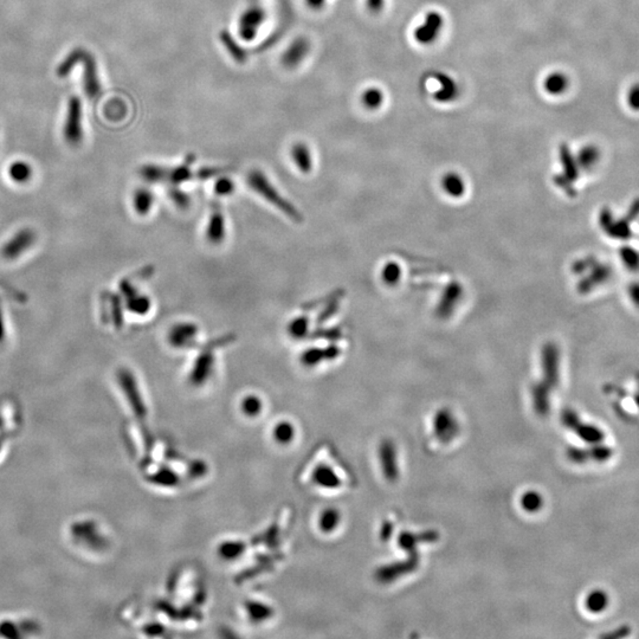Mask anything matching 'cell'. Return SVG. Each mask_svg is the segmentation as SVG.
Returning <instances> with one entry per match:
<instances>
[{"mask_svg": "<svg viewBox=\"0 0 639 639\" xmlns=\"http://www.w3.org/2000/svg\"><path fill=\"white\" fill-rule=\"evenodd\" d=\"M235 183L230 178L222 177L215 181V193L218 197H227L235 192Z\"/></svg>", "mask_w": 639, "mask_h": 639, "instance_id": "obj_32", "label": "cell"}, {"mask_svg": "<svg viewBox=\"0 0 639 639\" xmlns=\"http://www.w3.org/2000/svg\"><path fill=\"white\" fill-rule=\"evenodd\" d=\"M220 38H222V44H224V46L229 51L232 58L238 60V62H244L245 60V58H247L245 51H244L243 48L238 43H236V41L233 39L232 36L230 35L229 32H222Z\"/></svg>", "mask_w": 639, "mask_h": 639, "instance_id": "obj_26", "label": "cell"}, {"mask_svg": "<svg viewBox=\"0 0 639 639\" xmlns=\"http://www.w3.org/2000/svg\"><path fill=\"white\" fill-rule=\"evenodd\" d=\"M569 78L564 73H552L544 78V88L549 95L560 96L567 92Z\"/></svg>", "mask_w": 639, "mask_h": 639, "instance_id": "obj_16", "label": "cell"}, {"mask_svg": "<svg viewBox=\"0 0 639 639\" xmlns=\"http://www.w3.org/2000/svg\"><path fill=\"white\" fill-rule=\"evenodd\" d=\"M259 405H261V404H259V400H258L256 397H247V398L244 399L243 407L247 412H254V411H257Z\"/></svg>", "mask_w": 639, "mask_h": 639, "instance_id": "obj_38", "label": "cell"}, {"mask_svg": "<svg viewBox=\"0 0 639 639\" xmlns=\"http://www.w3.org/2000/svg\"><path fill=\"white\" fill-rule=\"evenodd\" d=\"M290 156L297 168L302 173H309L313 168V159H311V151L304 142H296L291 147Z\"/></svg>", "mask_w": 639, "mask_h": 639, "instance_id": "obj_14", "label": "cell"}, {"mask_svg": "<svg viewBox=\"0 0 639 639\" xmlns=\"http://www.w3.org/2000/svg\"><path fill=\"white\" fill-rule=\"evenodd\" d=\"M380 458H382V471L389 480H396L398 477V466H397V451L391 441H384L380 446Z\"/></svg>", "mask_w": 639, "mask_h": 639, "instance_id": "obj_12", "label": "cell"}, {"mask_svg": "<svg viewBox=\"0 0 639 639\" xmlns=\"http://www.w3.org/2000/svg\"><path fill=\"white\" fill-rule=\"evenodd\" d=\"M224 172V168H218V167H202L197 172V178L200 181H208L211 178L217 177Z\"/></svg>", "mask_w": 639, "mask_h": 639, "instance_id": "obj_35", "label": "cell"}, {"mask_svg": "<svg viewBox=\"0 0 639 639\" xmlns=\"http://www.w3.org/2000/svg\"><path fill=\"white\" fill-rule=\"evenodd\" d=\"M128 311L136 315H146L151 311V300L145 295H134V296L127 299Z\"/></svg>", "mask_w": 639, "mask_h": 639, "instance_id": "obj_25", "label": "cell"}, {"mask_svg": "<svg viewBox=\"0 0 639 639\" xmlns=\"http://www.w3.org/2000/svg\"><path fill=\"white\" fill-rule=\"evenodd\" d=\"M235 340H236V336L233 334H226V335L215 338L209 343H206L205 345H203L200 353L195 359V366L191 372V380L193 384L199 385L209 378L211 371H213V365H215V355H213L215 350L219 347L227 346Z\"/></svg>", "mask_w": 639, "mask_h": 639, "instance_id": "obj_2", "label": "cell"}, {"mask_svg": "<svg viewBox=\"0 0 639 639\" xmlns=\"http://www.w3.org/2000/svg\"><path fill=\"white\" fill-rule=\"evenodd\" d=\"M434 430L439 441L449 443L458 434V423L448 411H441L434 418Z\"/></svg>", "mask_w": 639, "mask_h": 639, "instance_id": "obj_11", "label": "cell"}, {"mask_svg": "<svg viewBox=\"0 0 639 639\" xmlns=\"http://www.w3.org/2000/svg\"><path fill=\"white\" fill-rule=\"evenodd\" d=\"M85 51V50L81 49V48L73 50V51L62 60V63L57 67V76L60 78L67 77L68 75L70 74L71 71H73V69H74L78 63H81L82 57H83Z\"/></svg>", "mask_w": 639, "mask_h": 639, "instance_id": "obj_21", "label": "cell"}, {"mask_svg": "<svg viewBox=\"0 0 639 639\" xmlns=\"http://www.w3.org/2000/svg\"><path fill=\"white\" fill-rule=\"evenodd\" d=\"M81 63L83 64V88L89 99H96L101 94V83H100L97 65L94 57L85 51L82 57Z\"/></svg>", "mask_w": 639, "mask_h": 639, "instance_id": "obj_7", "label": "cell"}, {"mask_svg": "<svg viewBox=\"0 0 639 639\" xmlns=\"http://www.w3.org/2000/svg\"><path fill=\"white\" fill-rule=\"evenodd\" d=\"M339 521V516L335 512H329L326 514L323 517L322 526H325L327 530H333L336 526V523Z\"/></svg>", "mask_w": 639, "mask_h": 639, "instance_id": "obj_37", "label": "cell"}, {"mask_svg": "<svg viewBox=\"0 0 639 639\" xmlns=\"http://www.w3.org/2000/svg\"><path fill=\"white\" fill-rule=\"evenodd\" d=\"M225 238V219L222 215V206L213 200L211 204V215L206 227V240L213 245H219Z\"/></svg>", "mask_w": 639, "mask_h": 639, "instance_id": "obj_8", "label": "cell"}, {"mask_svg": "<svg viewBox=\"0 0 639 639\" xmlns=\"http://www.w3.org/2000/svg\"><path fill=\"white\" fill-rule=\"evenodd\" d=\"M436 539H437L436 533H425L421 537L411 533H403L399 537V544L400 547L404 548L405 551L410 552L411 554H414V549L421 541H434Z\"/></svg>", "mask_w": 639, "mask_h": 639, "instance_id": "obj_23", "label": "cell"}, {"mask_svg": "<svg viewBox=\"0 0 639 639\" xmlns=\"http://www.w3.org/2000/svg\"><path fill=\"white\" fill-rule=\"evenodd\" d=\"M384 102V95L378 88H370L363 94V103L366 108L377 109Z\"/></svg>", "mask_w": 639, "mask_h": 639, "instance_id": "obj_28", "label": "cell"}, {"mask_svg": "<svg viewBox=\"0 0 639 639\" xmlns=\"http://www.w3.org/2000/svg\"><path fill=\"white\" fill-rule=\"evenodd\" d=\"M626 104L633 112L639 113V82L631 85L626 92Z\"/></svg>", "mask_w": 639, "mask_h": 639, "instance_id": "obj_33", "label": "cell"}, {"mask_svg": "<svg viewBox=\"0 0 639 639\" xmlns=\"http://www.w3.org/2000/svg\"><path fill=\"white\" fill-rule=\"evenodd\" d=\"M63 136L71 146H76L83 139L82 128V102L78 96H71L68 103L67 117L64 122Z\"/></svg>", "mask_w": 639, "mask_h": 639, "instance_id": "obj_3", "label": "cell"}, {"mask_svg": "<svg viewBox=\"0 0 639 639\" xmlns=\"http://www.w3.org/2000/svg\"><path fill=\"white\" fill-rule=\"evenodd\" d=\"M154 204V195L149 188H138L133 195V206L139 215H147Z\"/></svg>", "mask_w": 639, "mask_h": 639, "instance_id": "obj_20", "label": "cell"}, {"mask_svg": "<svg viewBox=\"0 0 639 639\" xmlns=\"http://www.w3.org/2000/svg\"><path fill=\"white\" fill-rule=\"evenodd\" d=\"M599 149L594 146H586L580 151L579 160L584 166H594L599 160Z\"/></svg>", "mask_w": 639, "mask_h": 639, "instance_id": "obj_29", "label": "cell"}, {"mask_svg": "<svg viewBox=\"0 0 639 639\" xmlns=\"http://www.w3.org/2000/svg\"><path fill=\"white\" fill-rule=\"evenodd\" d=\"M247 184L254 192H257L262 198H264L272 206H275L276 209H279L288 218L296 222H304V217L301 215L300 211L291 203L288 202L286 198H283L282 195H279V192L272 186V183L269 181L268 178L262 171H251L250 173L247 174Z\"/></svg>", "mask_w": 639, "mask_h": 639, "instance_id": "obj_1", "label": "cell"}, {"mask_svg": "<svg viewBox=\"0 0 639 639\" xmlns=\"http://www.w3.org/2000/svg\"><path fill=\"white\" fill-rule=\"evenodd\" d=\"M418 566L417 559H414L412 562H402L398 565L386 566L382 567L378 572V579L382 581H390V580L400 578L403 574L410 573L411 571L416 569Z\"/></svg>", "mask_w": 639, "mask_h": 639, "instance_id": "obj_17", "label": "cell"}, {"mask_svg": "<svg viewBox=\"0 0 639 639\" xmlns=\"http://www.w3.org/2000/svg\"><path fill=\"white\" fill-rule=\"evenodd\" d=\"M338 353H339V350H336L334 346L328 347L326 350L309 348L301 354L300 360L304 366L311 367V366H316L320 361L325 360V359L335 358Z\"/></svg>", "mask_w": 639, "mask_h": 639, "instance_id": "obj_15", "label": "cell"}, {"mask_svg": "<svg viewBox=\"0 0 639 639\" xmlns=\"http://www.w3.org/2000/svg\"><path fill=\"white\" fill-rule=\"evenodd\" d=\"M36 242V233L31 229H21L6 240L0 250L1 257L6 261H16L31 249Z\"/></svg>", "mask_w": 639, "mask_h": 639, "instance_id": "obj_4", "label": "cell"}, {"mask_svg": "<svg viewBox=\"0 0 639 639\" xmlns=\"http://www.w3.org/2000/svg\"><path fill=\"white\" fill-rule=\"evenodd\" d=\"M4 333H5V328H4V318L3 314H1V309H0V341L4 339Z\"/></svg>", "mask_w": 639, "mask_h": 639, "instance_id": "obj_41", "label": "cell"}, {"mask_svg": "<svg viewBox=\"0 0 639 639\" xmlns=\"http://www.w3.org/2000/svg\"><path fill=\"white\" fill-rule=\"evenodd\" d=\"M606 601H605V596L601 592L591 594L587 599V608H590L592 612H599L601 608H604Z\"/></svg>", "mask_w": 639, "mask_h": 639, "instance_id": "obj_34", "label": "cell"}, {"mask_svg": "<svg viewBox=\"0 0 639 639\" xmlns=\"http://www.w3.org/2000/svg\"><path fill=\"white\" fill-rule=\"evenodd\" d=\"M438 83L441 85V88L438 92H434V100L438 102H451L458 96V85L452 80L450 76L444 74L436 75Z\"/></svg>", "mask_w": 639, "mask_h": 639, "instance_id": "obj_13", "label": "cell"}, {"mask_svg": "<svg viewBox=\"0 0 639 639\" xmlns=\"http://www.w3.org/2000/svg\"><path fill=\"white\" fill-rule=\"evenodd\" d=\"M311 51V43L306 37H299L295 39L282 55V64L288 69H293L300 65L308 53Z\"/></svg>", "mask_w": 639, "mask_h": 639, "instance_id": "obj_9", "label": "cell"}, {"mask_svg": "<svg viewBox=\"0 0 639 639\" xmlns=\"http://www.w3.org/2000/svg\"><path fill=\"white\" fill-rule=\"evenodd\" d=\"M336 336H338V332L334 329H328V331L318 329L311 334V339H335Z\"/></svg>", "mask_w": 639, "mask_h": 639, "instance_id": "obj_36", "label": "cell"}, {"mask_svg": "<svg viewBox=\"0 0 639 639\" xmlns=\"http://www.w3.org/2000/svg\"><path fill=\"white\" fill-rule=\"evenodd\" d=\"M168 197L172 199L174 205L181 210L188 209V206H190V202H191V199L188 197V193L181 191V188H178L177 186H173V188L168 190Z\"/></svg>", "mask_w": 639, "mask_h": 639, "instance_id": "obj_31", "label": "cell"}, {"mask_svg": "<svg viewBox=\"0 0 639 639\" xmlns=\"http://www.w3.org/2000/svg\"><path fill=\"white\" fill-rule=\"evenodd\" d=\"M306 1H307L308 6L314 9V10H318V9H321L323 6L326 0H306Z\"/></svg>", "mask_w": 639, "mask_h": 639, "instance_id": "obj_40", "label": "cell"}, {"mask_svg": "<svg viewBox=\"0 0 639 639\" xmlns=\"http://www.w3.org/2000/svg\"><path fill=\"white\" fill-rule=\"evenodd\" d=\"M9 177L17 184H25L32 178V168L25 161H14L9 167Z\"/></svg>", "mask_w": 639, "mask_h": 639, "instance_id": "obj_22", "label": "cell"}, {"mask_svg": "<svg viewBox=\"0 0 639 639\" xmlns=\"http://www.w3.org/2000/svg\"><path fill=\"white\" fill-rule=\"evenodd\" d=\"M195 156L191 154V156H188L185 159L184 163H181V165L174 167V168H170L167 181L171 183L172 186H178V185L185 183V181H190L192 178L191 166L192 163H195Z\"/></svg>", "mask_w": 639, "mask_h": 639, "instance_id": "obj_18", "label": "cell"}, {"mask_svg": "<svg viewBox=\"0 0 639 639\" xmlns=\"http://www.w3.org/2000/svg\"><path fill=\"white\" fill-rule=\"evenodd\" d=\"M109 301L110 311H112V316H113L112 318H113L114 325H115L117 329H120L122 327V323H124V314H122V306H121L120 299L117 295H110Z\"/></svg>", "mask_w": 639, "mask_h": 639, "instance_id": "obj_30", "label": "cell"}, {"mask_svg": "<svg viewBox=\"0 0 639 639\" xmlns=\"http://www.w3.org/2000/svg\"><path fill=\"white\" fill-rule=\"evenodd\" d=\"M168 173H170V168L160 166V165H154V163L144 165L140 168V177L149 184H159V183L167 181Z\"/></svg>", "mask_w": 639, "mask_h": 639, "instance_id": "obj_19", "label": "cell"}, {"mask_svg": "<svg viewBox=\"0 0 639 639\" xmlns=\"http://www.w3.org/2000/svg\"><path fill=\"white\" fill-rule=\"evenodd\" d=\"M384 0H367L368 7L372 11H379L382 7Z\"/></svg>", "mask_w": 639, "mask_h": 639, "instance_id": "obj_39", "label": "cell"}, {"mask_svg": "<svg viewBox=\"0 0 639 639\" xmlns=\"http://www.w3.org/2000/svg\"><path fill=\"white\" fill-rule=\"evenodd\" d=\"M443 28V17L438 12H429L425 17V21L419 28L414 31V38L421 44H431L437 38L439 32Z\"/></svg>", "mask_w": 639, "mask_h": 639, "instance_id": "obj_10", "label": "cell"}, {"mask_svg": "<svg viewBox=\"0 0 639 639\" xmlns=\"http://www.w3.org/2000/svg\"><path fill=\"white\" fill-rule=\"evenodd\" d=\"M267 14L264 9L258 5H252L247 7L240 16V21H238V33L240 38L244 41L250 42L254 37L257 36L259 28L265 21Z\"/></svg>", "mask_w": 639, "mask_h": 639, "instance_id": "obj_5", "label": "cell"}, {"mask_svg": "<svg viewBox=\"0 0 639 639\" xmlns=\"http://www.w3.org/2000/svg\"><path fill=\"white\" fill-rule=\"evenodd\" d=\"M198 326L192 322H179L171 327L167 333V341L171 346L178 350L191 348L197 343Z\"/></svg>", "mask_w": 639, "mask_h": 639, "instance_id": "obj_6", "label": "cell"}, {"mask_svg": "<svg viewBox=\"0 0 639 639\" xmlns=\"http://www.w3.org/2000/svg\"><path fill=\"white\" fill-rule=\"evenodd\" d=\"M521 505L522 508L528 512H535L540 510L544 505V500L537 491H527L526 494H523L521 498Z\"/></svg>", "mask_w": 639, "mask_h": 639, "instance_id": "obj_27", "label": "cell"}, {"mask_svg": "<svg viewBox=\"0 0 639 639\" xmlns=\"http://www.w3.org/2000/svg\"><path fill=\"white\" fill-rule=\"evenodd\" d=\"M309 328V318L304 315L293 318L288 325V333L295 340H302L307 336Z\"/></svg>", "mask_w": 639, "mask_h": 639, "instance_id": "obj_24", "label": "cell"}]
</instances>
